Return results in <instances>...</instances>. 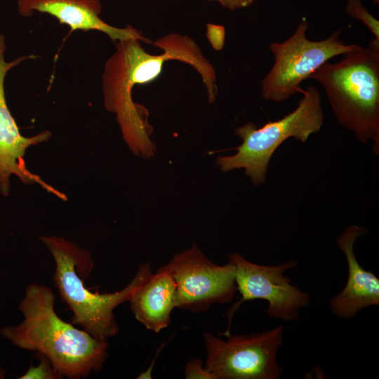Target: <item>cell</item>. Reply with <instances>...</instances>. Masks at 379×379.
I'll use <instances>...</instances> for the list:
<instances>
[{
    "mask_svg": "<svg viewBox=\"0 0 379 379\" xmlns=\"http://www.w3.org/2000/svg\"><path fill=\"white\" fill-rule=\"evenodd\" d=\"M55 301L49 287L28 285L18 306L23 319L2 328V337L20 349L44 355L62 378L80 379L99 371L108 357L107 340L62 319Z\"/></svg>",
    "mask_w": 379,
    "mask_h": 379,
    "instance_id": "cell-1",
    "label": "cell"
},
{
    "mask_svg": "<svg viewBox=\"0 0 379 379\" xmlns=\"http://www.w3.org/2000/svg\"><path fill=\"white\" fill-rule=\"evenodd\" d=\"M141 42L135 39L117 41L115 51L105 63L102 89L104 106L108 112L120 118L134 115L140 105L133 101V88L154 81L165 62L172 60L195 69L206 86L209 102L215 100V70L190 37L172 33L158 39L154 44L163 51L159 55L147 53Z\"/></svg>",
    "mask_w": 379,
    "mask_h": 379,
    "instance_id": "cell-2",
    "label": "cell"
},
{
    "mask_svg": "<svg viewBox=\"0 0 379 379\" xmlns=\"http://www.w3.org/2000/svg\"><path fill=\"white\" fill-rule=\"evenodd\" d=\"M337 62L323 64L309 79L319 83L338 122L379 152V40L373 38L345 53Z\"/></svg>",
    "mask_w": 379,
    "mask_h": 379,
    "instance_id": "cell-3",
    "label": "cell"
},
{
    "mask_svg": "<svg viewBox=\"0 0 379 379\" xmlns=\"http://www.w3.org/2000/svg\"><path fill=\"white\" fill-rule=\"evenodd\" d=\"M40 240L55 261L53 283L72 312V323L99 340H107L117 335L119 328L114 310L129 301L134 291L152 273L149 265H140L133 279L119 291L94 292L84 282L93 268L87 250L58 236H41Z\"/></svg>",
    "mask_w": 379,
    "mask_h": 379,
    "instance_id": "cell-4",
    "label": "cell"
},
{
    "mask_svg": "<svg viewBox=\"0 0 379 379\" xmlns=\"http://www.w3.org/2000/svg\"><path fill=\"white\" fill-rule=\"evenodd\" d=\"M302 95L296 108L281 119L269 121L257 128L253 122L237 128L234 133L241 140L236 154L219 157L217 164L224 172L244 169L253 184L265 182L270 159L277 149L291 138L305 142L318 133L324 123L321 100L318 89L312 85L300 88Z\"/></svg>",
    "mask_w": 379,
    "mask_h": 379,
    "instance_id": "cell-5",
    "label": "cell"
},
{
    "mask_svg": "<svg viewBox=\"0 0 379 379\" xmlns=\"http://www.w3.org/2000/svg\"><path fill=\"white\" fill-rule=\"evenodd\" d=\"M308 27L302 20L288 39L269 45L274 63L261 82L263 99L279 102L300 93V84L320 66L361 46L342 41V30H336L322 40H310L306 36Z\"/></svg>",
    "mask_w": 379,
    "mask_h": 379,
    "instance_id": "cell-6",
    "label": "cell"
},
{
    "mask_svg": "<svg viewBox=\"0 0 379 379\" xmlns=\"http://www.w3.org/2000/svg\"><path fill=\"white\" fill-rule=\"evenodd\" d=\"M283 329L279 325L244 335L229 333L226 340L206 332L204 366L215 379H278L282 373L277 357Z\"/></svg>",
    "mask_w": 379,
    "mask_h": 379,
    "instance_id": "cell-7",
    "label": "cell"
},
{
    "mask_svg": "<svg viewBox=\"0 0 379 379\" xmlns=\"http://www.w3.org/2000/svg\"><path fill=\"white\" fill-rule=\"evenodd\" d=\"M162 267L175 282L180 310L204 312L213 304L230 303L237 291L233 264L211 262L195 244Z\"/></svg>",
    "mask_w": 379,
    "mask_h": 379,
    "instance_id": "cell-8",
    "label": "cell"
},
{
    "mask_svg": "<svg viewBox=\"0 0 379 379\" xmlns=\"http://www.w3.org/2000/svg\"><path fill=\"white\" fill-rule=\"evenodd\" d=\"M234 267L237 289L241 299L227 312L230 322L241 305L248 300H265L268 306L269 317L284 321H293L298 318L299 310L310 302V296L302 292L284 272L297 265L291 260L277 265H262L246 260L237 253L229 255Z\"/></svg>",
    "mask_w": 379,
    "mask_h": 379,
    "instance_id": "cell-9",
    "label": "cell"
},
{
    "mask_svg": "<svg viewBox=\"0 0 379 379\" xmlns=\"http://www.w3.org/2000/svg\"><path fill=\"white\" fill-rule=\"evenodd\" d=\"M6 41L4 34H0V193L6 197L10 192V178L17 176L25 184H38L44 190L66 200L65 194L45 182L39 176L29 171L25 165L24 157L27 149L33 145L46 142L52 134L44 131L31 137L21 135L15 119L6 101L4 79L7 72L25 59L35 58L34 55L22 56L14 60H5Z\"/></svg>",
    "mask_w": 379,
    "mask_h": 379,
    "instance_id": "cell-10",
    "label": "cell"
},
{
    "mask_svg": "<svg viewBox=\"0 0 379 379\" xmlns=\"http://www.w3.org/2000/svg\"><path fill=\"white\" fill-rule=\"evenodd\" d=\"M19 13L30 17L34 12L55 17L60 24L67 25L71 31H98L107 35L113 41L135 39L144 43L149 40L131 25L120 28L102 20L100 0H18Z\"/></svg>",
    "mask_w": 379,
    "mask_h": 379,
    "instance_id": "cell-11",
    "label": "cell"
},
{
    "mask_svg": "<svg viewBox=\"0 0 379 379\" xmlns=\"http://www.w3.org/2000/svg\"><path fill=\"white\" fill-rule=\"evenodd\" d=\"M366 232V229L351 225L336 238L348 269L344 288L329 302L332 313L340 318L352 319L362 309L379 305V279L359 264L354 251L357 238Z\"/></svg>",
    "mask_w": 379,
    "mask_h": 379,
    "instance_id": "cell-12",
    "label": "cell"
},
{
    "mask_svg": "<svg viewBox=\"0 0 379 379\" xmlns=\"http://www.w3.org/2000/svg\"><path fill=\"white\" fill-rule=\"evenodd\" d=\"M128 302L137 321L158 333L170 324L171 313L177 308L175 282L161 267L134 291Z\"/></svg>",
    "mask_w": 379,
    "mask_h": 379,
    "instance_id": "cell-13",
    "label": "cell"
},
{
    "mask_svg": "<svg viewBox=\"0 0 379 379\" xmlns=\"http://www.w3.org/2000/svg\"><path fill=\"white\" fill-rule=\"evenodd\" d=\"M346 13L352 18L361 21L379 40V22L362 5L360 0H347Z\"/></svg>",
    "mask_w": 379,
    "mask_h": 379,
    "instance_id": "cell-14",
    "label": "cell"
},
{
    "mask_svg": "<svg viewBox=\"0 0 379 379\" xmlns=\"http://www.w3.org/2000/svg\"><path fill=\"white\" fill-rule=\"evenodd\" d=\"M37 354L39 359L38 366H30L20 379H59L62 378L54 370L48 359L41 354Z\"/></svg>",
    "mask_w": 379,
    "mask_h": 379,
    "instance_id": "cell-15",
    "label": "cell"
},
{
    "mask_svg": "<svg viewBox=\"0 0 379 379\" xmlns=\"http://www.w3.org/2000/svg\"><path fill=\"white\" fill-rule=\"evenodd\" d=\"M184 372L187 379H215L199 358L190 359L187 363Z\"/></svg>",
    "mask_w": 379,
    "mask_h": 379,
    "instance_id": "cell-16",
    "label": "cell"
},
{
    "mask_svg": "<svg viewBox=\"0 0 379 379\" xmlns=\"http://www.w3.org/2000/svg\"><path fill=\"white\" fill-rule=\"evenodd\" d=\"M216 1L223 7L229 10H236L251 6L255 0H211Z\"/></svg>",
    "mask_w": 379,
    "mask_h": 379,
    "instance_id": "cell-17",
    "label": "cell"
}]
</instances>
